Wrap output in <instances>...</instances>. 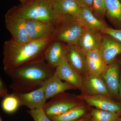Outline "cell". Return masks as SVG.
Instances as JSON below:
<instances>
[{
	"label": "cell",
	"instance_id": "obj_24",
	"mask_svg": "<svg viewBox=\"0 0 121 121\" xmlns=\"http://www.w3.org/2000/svg\"><path fill=\"white\" fill-rule=\"evenodd\" d=\"M91 121H118V113L98 109H93L91 113Z\"/></svg>",
	"mask_w": 121,
	"mask_h": 121
},
{
	"label": "cell",
	"instance_id": "obj_3",
	"mask_svg": "<svg viewBox=\"0 0 121 121\" xmlns=\"http://www.w3.org/2000/svg\"><path fill=\"white\" fill-rule=\"evenodd\" d=\"M8 12L25 20L34 19L54 23L60 16L51 0H31L25 4L14 6Z\"/></svg>",
	"mask_w": 121,
	"mask_h": 121
},
{
	"label": "cell",
	"instance_id": "obj_23",
	"mask_svg": "<svg viewBox=\"0 0 121 121\" xmlns=\"http://www.w3.org/2000/svg\"><path fill=\"white\" fill-rule=\"evenodd\" d=\"M20 106L19 99L13 92L4 98L1 102L2 109L7 113L15 112Z\"/></svg>",
	"mask_w": 121,
	"mask_h": 121
},
{
	"label": "cell",
	"instance_id": "obj_1",
	"mask_svg": "<svg viewBox=\"0 0 121 121\" xmlns=\"http://www.w3.org/2000/svg\"><path fill=\"white\" fill-rule=\"evenodd\" d=\"M53 40V35L21 43L11 39L3 46V68L5 72L13 70L23 65L45 60L46 51Z\"/></svg>",
	"mask_w": 121,
	"mask_h": 121
},
{
	"label": "cell",
	"instance_id": "obj_18",
	"mask_svg": "<svg viewBox=\"0 0 121 121\" xmlns=\"http://www.w3.org/2000/svg\"><path fill=\"white\" fill-rule=\"evenodd\" d=\"M79 20L86 29L101 32L108 27L103 21L99 19L95 15L93 9L89 6L82 8V13Z\"/></svg>",
	"mask_w": 121,
	"mask_h": 121
},
{
	"label": "cell",
	"instance_id": "obj_22",
	"mask_svg": "<svg viewBox=\"0 0 121 121\" xmlns=\"http://www.w3.org/2000/svg\"><path fill=\"white\" fill-rule=\"evenodd\" d=\"M86 112L84 107L79 106L64 113L49 118L52 121H75L79 119Z\"/></svg>",
	"mask_w": 121,
	"mask_h": 121
},
{
	"label": "cell",
	"instance_id": "obj_20",
	"mask_svg": "<svg viewBox=\"0 0 121 121\" xmlns=\"http://www.w3.org/2000/svg\"><path fill=\"white\" fill-rule=\"evenodd\" d=\"M53 4L54 9L60 15H70L79 20L82 8L74 0H60Z\"/></svg>",
	"mask_w": 121,
	"mask_h": 121
},
{
	"label": "cell",
	"instance_id": "obj_12",
	"mask_svg": "<svg viewBox=\"0 0 121 121\" xmlns=\"http://www.w3.org/2000/svg\"><path fill=\"white\" fill-rule=\"evenodd\" d=\"M13 93L19 99L21 106H25L30 110L43 107L46 103L47 99L43 86L29 93Z\"/></svg>",
	"mask_w": 121,
	"mask_h": 121
},
{
	"label": "cell",
	"instance_id": "obj_31",
	"mask_svg": "<svg viewBox=\"0 0 121 121\" xmlns=\"http://www.w3.org/2000/svg\"><path fill=\"white\" fill-rule=\"evenodd\" d=\"M75 121H91L87 117H84Z\"/></svg>",
	"mask_w": 121,
	"mask_h": 121
},
{
	"label": "cell",
	"instance_id": "obj_19",
	"mask_svg": "<svg viewBox=\"0 0 121 121\" xmlns=\"http://www.w3.org/2000/svg\"><path fill=\"white\" fill-rule=\"evenodd\" d=\"M86 57L88 73L100 76L107 65L104 62L99 49L87 52Z\"/></svg>",
	"mask_w": 121,
	"mask_h": 121
},
{
	"label": "cell",
	"instance_id": "obj_4",
	"mask_svg": "<svg viewBox=\"0 0 121 121\" xmlns=\"http://www.w3.org/2000/svg\"><path fill=\"white\" fill-rule=\"evenodd\" d=\"M54 24L53 40L62 41L69 45H77L86 29L78 20L69 15L60 14Z\"/></svg>",
	"mask_w": 121,
	"mask_h": 121
},
{
	"label": "cell",
	"instance_id": "obj_32",
	"mask_svg": "<svg viewBox=\"0 0 121 121\" xmlns=\"http://www.w3.org/2000/svg\"><path fill=\"white\" fill-rule=\"evenodd\" d=\"M21 4H25L29 2L31 0H19Z\"/></svg>",
	"mask_w": 121,
	"mask_h": 121
},
{
	"label": "cell",
	"instance_id": "obj_28",
	"mask_svg": "<svg viewBox=\"0 0 121 121\" xmlns=\"http://www.w3.org/2000/svg\"><path fill=\"white\" fill-rule=\"evenodd\" d=\"M8 91L6 84L2 78H0V97L4 98L8 95Z\"/></svg>",
	"mask_w": 121,
	"mask_h": 121
},
{
	"label": "cell",
	"instance_id": "obj_29",
	"mask_svg": "<svg viewBox=\"0 0 121 121\" xmlns=\"http://www.w3.org/2000/svg\"><path fill=\"white\" fill-rule=\"evenodd\" d=\"M82 8L89 6L93 9V0H74Z\"/></svg>",
	"mask_w": 121,
	"mask_h": 121
},
{
	"label": "cell",
	"instance_id": "obj_13",
	"mask_svg": "<svg viewBox=\"0 0 121 121\" xmlns=\"http://www.w3.org/2000/svg\"><path fill=\"white\" fill-rule=\"evenodd\" d=\"M67 60L82 76L88 73L86 54L82 52L77 45H68Z\"/></svg>",
	"mask_w": 121,
	"mask_h": 121
},
{
	"label": "cell",
	"instance_id": "obj_14",
	"mask_svg": "<svg viewBox=\"0 0 121 121\" xmlns=\"http://www.w3.org/2000/svg\"><path fill=\"white\" fill-rule=\"evenodd\" d=\"M105 35L106 36H103L99 50L106 65H108L121 54V43L110 36Z\"/></svg>",
	"mask_w": 121,
	"mask_h": 121
},
{
	"label": "cell",
	"instance_id": "obj_17",
	"mask_svg": "<svg viewBox=\"0 0 121 121\" xmlns=\"http://www.w3.org/2000/svg\"><path fill=\"white\" fill-rule=\"evenodd\" d=\"M61 80L55 73L44 84L43 86L47 100L65 91L76 89L71 84Z\"/></svg>",
	"mask_w": 121,
	"mask_h": 121
},
{
	"label": "cell",
	"instance_id": "obj_21",
	"mask_svg": "<svg viewBox=\"0 0 121 121\" xmlns=\"http://www.w3.org/2000/svg\"><path fill=\"white\" fill-rule=\"evenodd\" d=\"M106 16L117 29H121V0H106Z\"/></svg>",
	"mask_w": 121,
	"mask_h": 121
},
{
	"label": "cell",
	"instance_id": "obj_34",
	"mask_svg": "<svg viewBox=\"0 0 121 121\" xmlns=\"http://www.w3.org/2000/svg\"><path fill=\"white\" fill-rule=\"evenodd\" d=\"M118 63L121 66V58L119 60V61H118Z\"/></svg>",
	"mask_w": 121,
	"mask_h": 121
},
{
	"label": "cell",
	"instance_id": "obj_8",
	"mask_svg": "<svg viewBox=\"0 0 121 121\" xmlns=\"http://www.w3.org/2000/svg\"><path fill=\"white\" fill-rule=\"evenodd\" d=\"M27 34L30 41L43 39L53 35L55 31L52 22L34 19L25 20Z\"/></svg>",
	"mask_w": 121,
	"mask_h": 121
},
{
	"label": "cell",
	"instance_id": "obj_6",
	"mask_svg": "<svg viewBox=\"0 0 121 121\" xmlns=\"http://www.w3.org/2000/svg\"><path fill=\"white\" fill-rule=\"evenodd\" d=\"M5 27L17 43H26L30 41L27 34L25 20L7 12L4 16Z\"/></svg>",
	"mask_w": 121,
	"mask_h": 121
},
{
	"label": "cell",
	"instance_id": "obj_27",
	"mask_svg": "<svg viewBox=\"0 0 121 121\" xmlns=\"http://www.w3.org/2000/svg\"><path fill=\"white\" fill-rule=\"evenodd\" d=\"M102 34L108 35L121 43V29H114L108 27L101 31Z\"/></svg>",
	"mask_w": 121,
	"mask_h": 121
},
{
	"label": "cell",
	"instance_id": "obj_15",
	"mask_svg": "<svg viewBox=\"0 0 121 121\" xmlns=\"http://www.w3.org/2000/svg\"><path fill=\"white\" fill-rule=\"evenodd\" d=\"M82 89L86 94L85 95H104L109 97L110 95L100 76L92 75L88 73L83 78Z\"/></svg>",
	"mask_w": 121,
	"mask_h": 121
},
{
	"label": "cell",
	"instance_id": "obj_35",
	"mask_svg": "<svg viewBox=\"0 0 121 121\" xmlns=\"http://www.w3.org/2000/svg\"><path fill=\"white\" fill-rule=\"evenodd\" d=\"M0 121H2V117H0Z\"/></svg>",
	"mask_w": 121,
	"mask_h": 121
},
{
	"label": "cell",
	"instance_id": "obj_5",
	"mask_svg": "<svg viewBox=\"0 0 121 121\" xmlns=\"http://www.w3.org/2000/svg\"><path fill=\"white\" fill-rule=\"evenodd\" d=\"M76 97L66 94L64 92L60 93L46 102L43 107L44 112L48 118L64 113L80 105Z\"/></svg>",
	"mask_w": 121,
	"mask_h": 121
},
{
	"label": "cell",
	"instance_id": "obj_36",
	"mask_svg": "<svg viewBox=\"0 0 121 121\" xmlns=\"http://www.w3.org/2000/svg\"><path fill=\"white\" fill-rule=\"evenodd\" d=\"M118 121H121V119H119V120Z\"/></svg>",
	"mask_w": 121,
	"mask_h": 121
},
{
	"label": "cell",
	"instance_id": "obj_10",
	"mask_svg": "<svg viewBox=\"0 0 121 121\" xmlns=\"http://www.w3.org/2000/svg\"><path fill=\"white\" fill-rule=\"evenodd\" d=\"M77 97L78 99L85 101L90 105L99 109L117 113L121 112V104L113 101L108 96L84 95H77Z\"/></svg>",
	"mask_w": 121,
	"mask_h": 121
},
{
	"label": "cell",
	"instance_id": "obj_2",
	"mask_svg": "<svg viewBox=\"0 0 121 121\" xmlns=\"http://www.w3.org/2000/svg\"><path fill=\"white\" fill-rule=\"evenodd\" d=\"M55 70L44 60L23 65L5 73L11 79L9 87L13 92L26 93L42 87Z\"/></svg>",
	"mask_w": 121,
	"mask_h": 121
},
{
	"label": "cell",
	"instance_id": "obj_25",
	"mask_svg": "<svg viewBox=\"0 0 121 121\" xmlns=\"http://www.w3.org/2000/svg\"><path fill=\"white\" fill-rule=\"evenodd\" d=\"M106 0H93V11L95 15L103 20L106 16Z\"/></svg>",
	"mask_w": 121,
	"mask_h": 121
},
{
	"label": "cell",
	"instance_id": "obj_11",
	"mask_svg": "<svg viewBox=\"0 0 121 121\" xmlns=\"http://www.w3.org/2000/svg\"><path fill=\"white\" fill-rule=\"evenodd\" d=\"M102 34L100 31L85 29L77 45L86 54L90 51L99 49L103 38Z\"/></svg>",
	"mask_w": 121,
	"mask_h": 121
},
{
	"label": "cell",
	"instance_id": "obj_26",
	"mask_svg": "<svg viewBox=\"0 0 121 121\" xmlns=\"http://www.w3.org/2000/svg\"><path fill=\"white\" fill-rule=\"evenodd\" d=\"M27 112L35 121H52L45 114L43 107L30 110Z\"/></svg>",
	"mask_w": 121,
	"mask_h": 121
},
{
	"label": "cell",
	"instance_id": "obj_7",
	"mask_svg": "<svg viewBox=\"0 0 121 121\" xmlns=\"http://www.w3.org/2000/svg\"><path fill=\"white\" fill-rule=\"evenodd\" d=\"M68 47V44L64 42L53 40L46 51L45 61L56 68L67 60Z\"/></svg>",
	"mask_w": 121,
	"mask_h": 121
},
{
	"label": "cell",
	"instance_id": "obj_30",
	"mask_svg": "<svg viewBox=\"0 0 121 121\" xmlns=\"http://www.w3.org/2000/svg\"><path fill=\"white\" fill-rule=\"evenodd\" d=\"M119 97L121 98V75L120 79V82H119Z\"/></svg>",
	"mask_w": 121,
	"mask_h": 121
},
{
	"label": "cell",
	"instance_id": "obj_33",
	"mask_svg": "<svg viewBox=\"0 0 121 121\" xmlns=\"http://www.w3.org/2000/svg\"><path fill=\"white\" fill-rule=\"evenodd\" d=\"M51 0L52 4H55V3H56V2H58V1H60V0Z\"/></svg>",
	"mask_w": 121,
	"mask_h": 121
},
{
	"label": "cell",
	"instance_id": "obj_16",
	"mask_svg": "<svg viewBox=\"0 0 121 121\" xmlns=\"http://www.w3.org/2000/svg\"><path fill=\"white\" fill-rule=\"evenodd\" d=\"M55 74L66 82L81 90L83 78L82 76L69 64L67 60L56 68Z\"/></svg>",
	"mask_w": 121,
	"mask_h": 121
},
{
	"label": "cell",
	"instance_id": "obj_9",
	"mask_svg": "<svg viewBox=\"0 0 121 121\" xmlns=\"http://www.w3.org/2000/svg\"><path fill=\"white\" fill-rule=\"evenodd\" d=\"M119 63L115 62L111 63L107 65L100 76L110 95L117 99L119 98Z\"/></svg>",
	"mask_w": 121,
	"mask_h": 121
}]
</instances>
